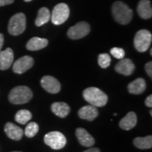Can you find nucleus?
<instances>
[{
  "label": "nucleus",
  "instance_id": "nucleus-23",
  "mask_svg": "<svg viewBox=\"0 0 152 152\" xmlns=\"http://www.w3.org/2000/svg\"><path fill=\"white\" fill-rule=\"evenodd\" d=\"M32 118L31 112L28 110L22 109L17 112L15 115V121L20 124H26Z\"/></svg>",
  "mask_w": 152,
  "mask_h": 152
},
{
  "label": "nucleus",
  "instance_id": "nucleus-20",
  "mask_svg": "<svg viewBox=\"0 0 152 152\" xmlns=\"http://www.w3.org/2000/svg\"><path fill=\"white\" fill-rule=\"evenodd\" d=\"M51 109L55 115L60 118H66L71 111L70 106L64 102H54L52 104Z\"/></svg>",
  "mask_w": 152,
  "mask_h": 152
},
{
  "label": "nucleus",
  "instance_id": "nucleus-34",
  "mask_svg": "<svg viewBox=\"0 0 152 152\" xmlns=\"http://www.w3.org/2000/svg\"><path fill=\"white\" fill-rule=\"evenodd\" d=\"M150 114H151V116L152 115V111H151H151H150Z\"/></svg>",
  "mask_w": 152,
  "mask_h": 152
},
{
  "label": "nucleus",
  "instance_id": "nucleus-25",
  "mask_svg": "<svg viewBox=\"0 0 152 152\" xmlns=\"http://www.w3.org/2000/svg\"><path fill=\"white\" fill-rule=\"evenodd\" d=\"M111 58L108 54H101L98 56V64L101 68H106L111 64Z\"/></svg>",
  "mask_w": 152,
  "mask_h": 152
},
{
  "label": "nucleus",
  "instance_id": "nucleus-33",
  "mask_svg": "<svg viewBox=\"0 0 152 152\" xmlns=\"http://www.w3.org/2000/svg\"><path fill=\"white\" fill-rule=\"evenodd\" d=\"M150 54L152 55V49H150Z\"/></svg>",
  "mask_w": 152,
  "mask_h": 152
},
{
  "label": "nucleus",
  "instance_id": "nucleus-6",
  "mask_svg": "<svg viewBox=\"0 0 152 152\" xmlns=\"http://www.w3.org/2000/svg\"><path fill=\"white\" fill-rule=\"evenodd\" d=\"M45 143L54 150L61 149L66 144V138L61 132L53 131L45 134Z\"/></svg>",
  "mask_w": 152,
  "mask_h": 152
},
{
  "label": "nucleus",
  "instance_id": "nucleus-17",
  "mask_svg": "<svg viewBox=\"0 0 152 152\" xmlns=\"http://www.w3.org/2000/svg\"><path fill=\"white\" fill-rule=\"evenodd\" d=\"M137 13L142 18H151L152 16L151 1L149 0H140L137 6Z\"/></svg>",
  "mask_w": 152,
  "mask_h": 152
},
{
  "label": "nucleus",
  "instance_id": "nucleus-1",
  "mask_svg": "<svg viewBox=\"0 0 152 152\" xmlns=\"http://www.w3.org/2000/svg\"><path fill=\"white\" fill-rule=\"evenodd\" d=\"M83 94V97L88 103L96 107H102L108 102L107 95L97 87H88L84 90Z\"/></svg>",
  "mask_w": 152,
  "mask_h": 152
},
{
  "label": "nucleus",
  "instance_id": "nucleus-19",
  "mask_svg": "<svg viewBox=\"0 0 152 152\" xmlns=\"http://www.w3.org/2000/svg\"><path fill=\"white\" fill-rule=\"evenodd\" d=\"M49 42L45 38L35 37L31 38L26 45V48L30 51H37L45 48L48 45Z\"/></svg>",
  "mask_w": 152,
  "mask_h": 152
},
{
  "label": "nucleus",
  "instance_id": "nucleus-4",
  "mask_svg": "<svg viewBox=\"0 0 152 152\" xmlns=\"http://www.w3.org/2000/svg\"><path fill=\"white\" fill-rule=\"evenodd\" d=\"M26 28V18L24 14L18 13L11 17L9 20L8 30L11 35L17 36L22 34Z\"/></svg>",
  "mask_w": 152,
  "mask_h": 152
},
{
  "label": "nucleus",
  "instance_id": "nucleus-14",
  "mask_svg": "<svg viewBox=\"0 0 152 152\" xmlns=\"http://www.w3.org/2000/svg\"><path fill=\"white\" fill-rule=\"evenodd\" d=\"M14 52L11 48H7L0 52V70L9 69L14 61Z\"/></svg>",
  "mask_w": 152,
  "mask_h": 152
},
{
  "label": "nucleus",
  "instance_id": "nucleus-27",
  "mask_svg": "<svg viewBox=\"0 0 152 152\" xmlns=\"http://www.w3.org/2000/svg\"><path fill=\"white\" fill-rule=\"evenodd\" d=\"M145 71L150 77H152V62H148L145 65Z\"/></svg>",
  "mask_w": 152,
  "mask_h": 152
},
{
  "label": "nucleus",
  "instance_id": "nucleus-7",
  "mask_svg": "<svg viewBox=\"0 0 152 152\" xmlns=\"http://www.w3.org/2000/svg\"><path fill=\"white\" fill-rule=\"evenodd\" d=\"M70 15V9L67 4L64 3H60L56 5L53 9L51 14L52 22L54 25L58 26L65 23Z\"/></svg>",
  "mask_w": 152,
  "mask_h": 152
},
{
  "label": "nucleus",
  "instance_id": "nucleus-18",
  "mask_svg": "<svg viewBox=\"0 0 152 152\" xmlns=\"http://www.w3.org/2000/svg\"><path fill=\"white\" fill-rule=\"evenodd\" d=\"M128 91L130 94H140L146 90V82L142 77H138L134 81L131 82L128 87Z\"/></svg>",
  "mask_w": 152,
  "mask_h": 152
},
{
  "label": "nucleus",
  "instance_id": "nucleus-15",
  "mask_svg": "<svg viewBox=\"0 0 152 152\" xmlns=\"http://www.w3.org/2000/svg\"><path fill=\"white\" fill-rule=\"evenodd\" d=\"M99 115V111L96 106L92 105L85 106L80 109L78 115L82 119L92 121L94 120Z\"/></svg>",
  "mask_w": 152,
  "mask_h": 152
},
{
  "label": "nucleus",
  "instance_id": "nucleus-3",
  "mask_svg": "<svg viewBox=\"0 0 152 152\" xmlns=\"http://www.w3.org/2000/svg\"><path fill=\"white\" fill-rule=\"evenodd\" d=\"M33 96V92L29 87L17 86L11 90L9 94V100L13 104H23L30 102Z\"/></svg>",
  "mask_w": 152,
  "mask_h": 152
},
{
  "label": "nucleus",
  "instance_id": "nucleus-2",
  "mask_svg": "<svg viewBox=\"0 0 152 152\" xmlns=\"http://www.w3.org/2000/svg\"><path fill=\"white\" fill-rule=\"evenodd\" d=\"M112 13L115 20L121 25H127L132 19V9L123 1H115L112 7Z\"/></svg>",
  "mask_w": 152,
  "mask_h": 152
},
{
  "label": "nucleus",
  "instance_id": "nucleus-9",
  "mask_svg": "<svg viewBox=\"0 0 152 152\" xmlns=\"http://www.w3.org/2000/svg\"><path fill=\"white\" fill-rule=\"evenodd\" d=\"M34 59L31 56H24L16 61L13 65V71L15 73L22 74L33 67Z\"/></svg>",
  "mask_w": 152,
  "mask_h": 152
},
{
  "label": "nucleus",
  "instance_id": "nucleus-32",
  "mask_svg": "<svg viewBox=\"0 0 152 152\" xmlns=\"http://www.w3.org/2000/svg\"><path fill=\"white\" fill-rule=\"evenodd\" d=\"M25 1H27V2H28V1H31L32 0H24Z\"/></svg>",
  "mask_w": 152,
  "mask_h": 152
},
{
  "label": "nucleus",
  "instance_id": "nucleus-29",
  "mask_svg": "<svg viewBox=\"0 0 152 152\" xmlns=\"http://www.w3.org/2000/svg\"><path fill=\"white\" fill-rule=\"evenodd\" d=\"M14 0H0V7H3L14 3Z\"/></svg>",
  "mask_w": 152,
  "mask_h": 152
},
{
  "label": "nucleus",
  "instance_id": "nucleus-12",
  "mask_svg": "<svg viewBox=\"0 0 152 152\" xmlns=\"http://www.w3.org/2000/svg\"><path fill=\"white\" fill-rule=\"evenodd\" d=\"M4 131L6 134L9 138L15 140V141H18V140H21L24 134L22 128L10 122L6 123Z\"/></svg>",
  "mask_w": 152,
  "mask_h": 152
},
{
  "label": "nucleus",
  "instance_id": "nucleus-22",
  "mask_svg": "<svg viewBox=\"0 0 152 152\" xmlns=\"http://www.w3.org/2000/svg\"><path fill=\"white\" fill-rule=\"evenodd\" d=\"M134 145L140 149H149L152 147V136L148 135L144 137H136L133 141Z\"/></svg>",
  "mask_w": 152,
  "mask_h": 152
},
{
  "label": "nucleus",
  "instance_id": "nucleus-10",
  "mask_svg": "<svg viewBox=\"0 0 152 152\" xmlns=\"http://www.w3.org/2000/svg\"><path fill=\"white\" fill-rule=\"evenodd\" d=\"M41 85L47 92L56 94L61 90V84L57 79L51 75H45L41 79Z\"/></svg>",
  "mask_w": 152,
  "mask_h": 152
},
{
  "label": "nucleus",
  "instance_id": "nucleus-8",
  "mask_svg": "<svg viewBox=\"0 0 152 152\" xmlns=\"http://www.w3.org/2000/svg\"><path fill=\"white\" fill-rule=\"evenodd\" d=\"M90 32V25L86 22H80L69 28L68 30V36L72 39H78L87 36Z\"/></svg>",
  "mask_w": 152,
  "mask_h": 152
},
{
  "label": "nucleus",
  "instance_id": "nucleus-31",
  "mask_svg": "<svg viewBox=\"0 0 152 152\" xmlns=\"http://www.w3.org/2000/svg\"><path fill=\"white\" fill-rule=\"evenodd\" d=\"M83 152H100V150L98 148H91V149L85 150Z\"/></svg>",
  "mask_w": 152,
  "mask_h": 152
},
{
  "label": "nucleus",
  "instance_id": "nucleus-5",
  "mask_svg": "<svg viewBox=\"0 0 152 152\" xmlns=\"http://www.w3.org/2000/svg\"><path fill=\"white\" fill-rule=\"evenodd\" d=\"M151 41L152 35L149 30H140L136 33L134 37V47L138 52H145L149 49Z\"/></svg>",
  "mask_w": 152,
  "mask_h": 152
},
{
  "label": "nucleus",
  "instance_id": "nucleus-13",
  "mask_svg": "<svg viewBox=\"0 0 152 152\" xmlns=\"http://www.w3.org/2000/svg\"><path fill=\"white\" fill-rule=\"evenodd\" d=\"M75 134L80 144L83 147H91L95 143L93 137L84 128H77L75 131Z\"/></svg>",
  "mask_w": 152,
  "mask_h": 152
},
{
  "label": "nucleus",
  "instance_id": "nucleus-26",
  "mask_svg": "<svg viewBox=\"0 0 152 152\" xmlns=\"http://www.w3.org/2000/svg\"><path fill=\"white\" fill-rule=\"evenodd\" d=\"M110 52H111L112 56L115 57V58H118V59H122L124 58L125 54L124 49L119 48V47H113L111 49Z\"/></svg>",
  "mask_w": 152,
  "mask_h": 152
},
{
  "label": "nucleus",
  "instance_id": "nucleus-24",
  "mask_svg": "<svg viewBox=\"0 0 152 152\" xmlns=\"http://www.w3.org/2000/svg\"><path fill=\"white\" fill-rule=\"evenodd\" d=\"M39 130V126H38L37 123L35 122H31L28 123L26 129H25V134L28 137H35Z\"/></svg>",
  "mask_w": 152,
  "mask_h": 152
},
{
  "label": "nucleus",
  "instance_id": "nucleus-11",
  "mask_svg": "<svg viewBox=\"0 0 152 152\" xmlns=\"http://www.w3.org/2000/svg\"><path fill=\"white\" fill-rule=\"evenodd\" d=\"M135 69V66L130 58H122L115 66L117 73L128 76L132 75Z\"/></svg>",
  "mask_w": 152,
  "mask_h": 152
},
{
  "label": "nucleus",
  "instance_id": "nucleus-35",
  "mask_svg": "<svg viewBox=\"0 0 152 152\" xmlns=\"http://www.w3.org/2000/svg\"><path fill=\"white\" fill-rule=\"evenodd\" d=\"M12 152H21V151H12Z\"/></svg>",
  "mask_w": 152,
  "mask_h": 152
},
{
  "label": "nucleus",
  "instance_id": "nucleus-21",
  "mask_svg": "<svg viewBox=\"0 0 152 152\" xmlns=\"http://www.w3.org/2000/svg\"><path fill=\"white\" fill-rule=\"evenodd\" d=\"M51 18V13L46 7H42L38 11V15L35 20V25L40 27L42 25L47 23Z\"/></svg>",
  "mask_w": 152,
  "mask_h": 152
},
{
  "label": "nucleus",
  "instance_id": "nucleus-28",
  "mask_svg": "<svg viewBox=\"0 0 152 152\" xmlns=\"http://www.w3.org/2000/svg\"><path fill=\"white\" fill-rule=\"evenodd\" d=\"M145 105L149 108L152 107V95L150 94L148 96L145 100Z\"/></svg>",
  "mask_w": 152,
  "mask_h": 152
},
{
  "label": "nucleus",
  "instance_id": "nucleus-30",
  "mask_svg": "<svg viewBox=\"0 0 152 152\" xmlns=\"http://www.w3.org/2000/svg\"><path fill=\"white\" fill-rule=\"evenodd\" d=\"M4 35L1 33H0V52H1V48H2L4 45Z\"/></svg>",
  "mask_w": 152,
  "mask_h": 152
},
{
  "label": "nucleus",
  "instance_id": "nucleus-16",
  "mask_svg": "<svg viewBox=\"0 0 152 152\" xmlns=\"http://www.w3.org/2000/svg\"><path fill=\"white\" fill-rule=\"evenodd\" d=\"M137 122V118L136 113L131 111L129 112L123 119H121L119 123V126L124 130H130L135 127Z\"/></svg>",
  "mask_w": 152,
  "mask_h": 152
}]
</instances>
